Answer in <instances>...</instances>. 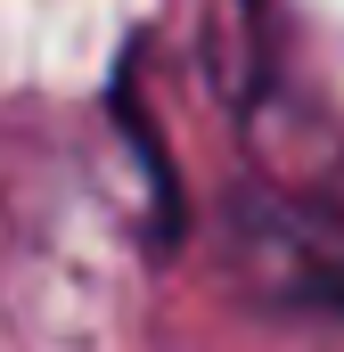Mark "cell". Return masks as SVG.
Returning a JSON list of instances; mask_svg holds the SVG:
<instances>
[{
  "mask_svg": "<svg viewBox=\"0 0 344 352\" xmlns=\"http://www.w3.org/2000/svg\"><path fill=\"white\" fill-rule=\"evenodd\" d=\"M246 246H255V270L270 295L344 311V221L303 213V205H270L246 221Z\"/></svg>",
  "mask_w": 344,
  "mask_h": 352,
  "instance_id": "6da1fadb",
  "label": "cell"
}]
</instances>
